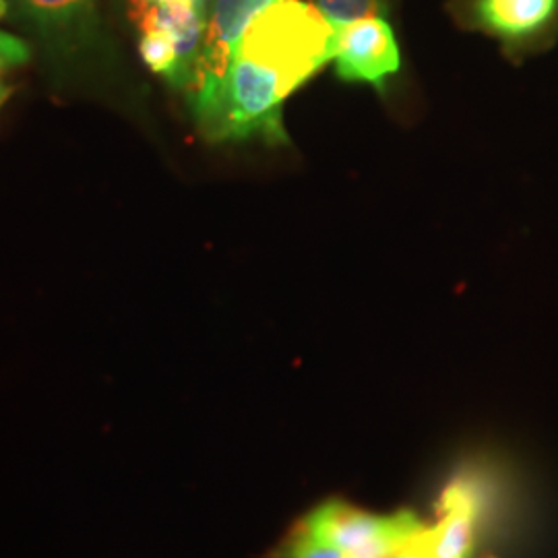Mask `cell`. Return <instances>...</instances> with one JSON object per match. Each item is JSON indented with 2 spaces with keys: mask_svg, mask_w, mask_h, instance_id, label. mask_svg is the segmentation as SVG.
Here are the masks:
<instances>
[{
  "mask_svg": "<svg viewBox=\"0 0 558 558\" xmlns=\"http://www.w3.org/2000/svg\"><path fill=\"white\" fill-rule=\"evenodd\" d=\"M393 558H430L426 553H424V548L420 546L416 538L410 539L401 550H399L398 555Z\"/></svg>",
  "mask_w": 558,
  "mask_h": 558,
  "instance_id": "obj_13",
  "label": "cell"
},
{
  "mask_svg": "<svg viewBox=\"0 0 558 558\" xmlns=\"http://www.w3.org/2000/svg\"><path fill=\"white\" fill-rule=\"evenodd\" d=\"M486 558H497V557H486Z\"/></svg>",
  "mask_w": 558,
  "mask_h": 558,
  "instance_id": "obj_17",
  "label": "cell"
},
{
  "mask_svg": "<svg viewBox=\"0 0 558 558\" xmlns=\"http://www.w3.org/2000/svg\"><path fill=\"white\" fill-rule=\"evenodd\" d=\"M269 558H348V555L341 553L338 546L313 534L299 521L269 553Z\"/></svg>",
  "mask_w": 558,
  "mask_h": 558,
  "instance_id": "obj_9",
  "label": "cell"
},
{
  "mask_svg": "<svg viewBox=\"0 0 558 558\" xmlns=\"http://www.w3.org/2000/svg\"><path fill=\"white\" fill-rule=\"evenodd\" d=\"M474 20L509 46H530L558 20V0H474Z\"/></svg>",
  "mask_w": 558,
  "mask_h": 558,
  "instance_id": "obj_7",
  "label": "cell"
},
{
  "mask_svg": "<svg viewBox=\"0 0 558 558\" xmlns=\"http://www.w3.org/2000/svg\"><path fill=\"white\" fill-rule=\"evenodd\" d=\"M274 2L278 0H211L209 2L203 50H201L199 64L195 73V83L189 89V94L207 81L220 80L232 60L236 44L248 29V25Z\"/></svg>",
  "mask_w": 558,
  "mask_h": 558,
  "instance_id": "obj_5",
  "label": "cell"
},
{
  "mask_svg": "<svg viewBox=\"0 0 558 558\" xmlns=\"http://www.w3.org/2000/svg\"><path fill=\"white\" fill-rule=\"evenodd\" d=\"M131 17L141 32H166L179 50L180 89H191L199 64L207 20L191 4H156L131 0Z\"/></svg>",
  "mask_w": 558,
  "mask_h": 558,
  "instance_id": "obj_6",
  "label": "cell"
},
{
  "mask_svg": "<svg viewBox=\"0 0 558 558\" xmlns=\"http://www.w3.org/2000/svg\"><path fill=\"white\" fill-rule=\"evenodd\" d=\"M149 2H156V4H191L189 0H149Z\"/></svg>",
  "mask_w": 558,
  "mask_h": 558,
  "instance_id": "obj_15",
  "label": "cell"
},
{
  "mask_svg": "<svg viewBox=\"0 0 558 558\" xmlns=\"http://www.w3.org/2000/svg\"><path fill=\"white\" fill-rule=\"evenodd\" d=\"M27 46L23 41L0 32V71L11 64H20L27 59Z\"/></svg>",
  "mask_w": 558,
  "mask_h": 558,
  "instance_id": "obj_12",
  "label": "cell"
},
{
  "mask_svg": "<svg viewBox=\"0 0 558 558\" xmlns=\"http://www.w3.org/2000/svg\"><path fill=\"white\" fill-rule=\"evenodd\" d=\"M234 54L257 62L296 92L336 57V29L315 4L278 0L248 25Z\"/></svg>",
  "mask_w": 558,
  "mask_h": 558,
  "instance_id": "obj_1",
  "label": "cell"
},
{
  "mask_svg": "<svg viewBox=\"0 0 558 558\" xmlns=\"http://www.w3.org/2000/svg\"><path fill=\"white\" fill-rule=\"evenodd\" d=\"M439 518L426 525L416 542L430 558H470L482 515L478 488L468 480L451 482L437 505Z\"/></svg>",
  "mask_w": 558,
  "mask_h": 558,
  "instance_id": "obj_4",
  "label": "cell"
},
{
  "mask_svg": "<svg viewBox=\"0 0 558 558\" xmlns=\"http://www.w3.org/2000/svg\"><path fill=\"white\" fill-rule=\"evenodd\" d=\"M300 521L348 558H393L428 525L408 509L377 515L339 499L320 502Z\"/></svg>",
  "mask_w": 558,
  "mask_h": 558,
  "instance_id": "obj_2",
  "label": "cell"
},
{
  "mask_svg": "<svg viewBox=\"0 0 558 558\" xmlns=\"http://www.w3.org/2000/svg\"><path fill=\"white\" fill-rule=\"evenodd\" d=\"M336 71L339 80L371 83L379 94L401 66L398 40L383 17L336 27Z\"/></svg>",
  "mask_w": 558,
  "mask_h": 558,
  "instance_id": "obj_3",
  "label": "cell"
},
{
  "mask_svg": "<svg viewBox=\"0 0 558 558\" xmlns=\"http://www.w3.org/2000/svg\"><path fill=\"white\" fill-rule=\"evenodd\" d=\"M7 9H9V4H7V0H0V20L7 15Z\"/></svg>",
  "mask_w": 558,
  "mask_h": 558,
  "instance_id": "obj_16",
  "label": "cell"
},
{
  "mask_svg": "<svg viewBox=\"0 0 558 558\" xmlns=\"http://www.w3.org/2000/svg\"><path fill=\"white\" fill-rule=\"evenodd\" d=\"M313 4L333 27L368 17L385 20V15L389 13L387 0H313Z\"/></svg>",
  "mask_w": 558,
  "mask_h": 558,
  "instance_id": "obj_11",
  "label": "cell"
},
{
  "mask_svg": "<svg viewBox=\"0 0 558 558\" xmlns=\"http://www.w3.org/2000/svg\"><path fill=\"white\" fill-rule=\"evenodd\" d=\"M9 96H11V87H9V85H4V83L0 81V106L7 101Z\"/></svg>",
  "mask_w": 558,
  "mask_h": 558,
  "instance_id": "obj_14",
  "label": "cell"
},
{
  "mask_svg": "<svg viewBox=\"0 0 558 558\" xmlns=\"http://www.w3.org/2000/svg\"><path fill=\"white\" fill-rule=\"evenodd\" d=\"M141 57L145 64L180 87L179 50L174 40L166 32H143L140 44Z\"/></svg>",
  "mask_w": 558,
  "mask_h": 558,
  "instance_id": "obj_10",
  "label": "cell"
},
{
  "mask_svg": "<svg viewBox=\"0 0 558 558\" xmlns=\"http://www.w3.org/2000/svg\"><path fill=\"white\" fill-rule=\"evenodd\" d=\"M29 13L48 29H80L94 15L96 0H25Z\"/></svg>",
  "mask_w": 558,
  "mask_h": 558,
  "instance_id": "obj_8",
  "label": "cell"
}]
</instances>
